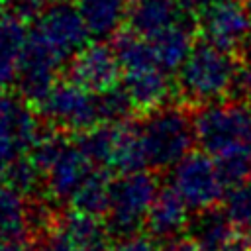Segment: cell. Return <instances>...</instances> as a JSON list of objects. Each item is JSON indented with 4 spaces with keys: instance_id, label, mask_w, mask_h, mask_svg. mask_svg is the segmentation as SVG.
Here are the masks:
<instances>
[{
    "instance_id": "obj_1",
    "label": "cell",
    "mask_w": 251,
    "mask_h": 251,
    "mask_svg": "<svg viewBox=\"0 0 251 251\" xmlns=\"http://www.w3.org/2000/svg\"><path fill=\"white\" fill-rule=\"evenodd\" d=\"M196 143L214 159L243 157L251 161V102H210L194 114Z\"/></svg>"
},
{
    "instance_id": "obj_2",
    "label": "cell",
    "mask_w": 251,
    "mask_h": 251,
    "mask_svg": "<svg viewBox=\"0 0 251 251\" xmlns=\"http://www.w3.org/2000/svg\"><path fill=\"white\" fill-rule=\"evenodd\" d=\"M239 65L231 51L220 49L208 41L192 47L186 61L176 71V86L184 100L192 104H210L231 94Z\"/></svg>"
},
{
    "instance_id": "obj_3",
    "label": "cell",
    "mask_w": 251,
    "mask_h": 251,
    "mask_svg": "<svg viewBox=\"0 0 251 251\" xmlns=\"http://www.w3.org/2000/svg\"><path fill=\"white\" fill-rule=\"evenodd\" d=\"M147 167L171 169L186 157L196 141L194 118L178 106H159L137 124Z\"/></svg>"
},
{
    "instance_id": "obj_4",
    "label": "cell",
    "mask_w": 251,
    "mask_h": 251,
    "mask_svg": "<svg viewBox=\"0 0 251 251\" xmlns=\"http://www.w3.org/2000/svg\"><path fill=\"white\" fill-rule=\"evenodd\" d=\"M31 157L43 171L47 192L57 202L75 198L96 165L88 159L82 147L61 135H41L31 147Z\"/></svg>"
},
{
    "instance_id": "obj_5",
    "label": "cell",
    "mask_w": 251,
    "mask_h": 251,
    "mask_svg": "<svg viewBox=\"0 0 251 251\" xmlns=\"http://www.w3.org/2000/svg\"><path fill=\"white\" fill-rule=\"evenodd\" d=\"M157 194V178L149 171L139 169L120 173V176L110 184V198L106 206V222L112 235L120 239L135 235L145 226Z\"/></svg>"
},
{
    "instance_id": "obj_6",
    "label": "cell",
    "mask_w": 251,
    "mask_h": 251,
    "mask_svg": "<svg viewBox=\"0 0 251 251\" xmlns=\"http://www.w3.org/2000/svg\"><path fill=\"white\" fill-rule=\"evenodd\" d=\"M78 145L88 159L104 171L129 173L147 167L139 127L124 120L94 126L92 129L80 133Z\"/></svg>"
},
{
    "instance_id": "obj_7",
    "label": "cell",
    "mask_w": 251,
    "mask_h": 251,
    "mask_svg": "<svg viewBox=\"0 0 251 251\" xmlns=\"http://www.w3.org/2000/svg\"><path fill=\"white\" fill-rule=\"evenodd\" d=\"M39 114L53 126L84 133L102 124L100 92H94L73 78L57 82L39 102Z\"/></svg>"
},
{
    "instance_id": "obj_8",
    "label": "cell",
    "mask_w": 251,
    "mask_h": 251,
    "mask_svg": "<svg viewBox=\"0 0 251 251\" xmlns=\"http://www.w3.org/2000/svg\"><path fill=\"white\" fill-rule=\"evenodd\" d=\"M88 27L76 6L67 0L53 2L33 20L29 39L55 55L63 65L71 61L88 41Z\"/></svg>"
},
{
    "instance_id": "obj_9",
    "label": "cell",
    "mask_w": 251,
    "mask_h": 251,
    "mask_svg": "<svg viewBox=\"0 0 251 251\" xmlns=\"http://www.w3.org/2000/svg\"><path fill=\"white\" fill-rule=\"evenodd\" d=\"M226 180L212 155L188 153L171 167V188L194 212L216 208L226 194Z\"/></svg>"
},
{
    "instance_id": "obj_10",
    "label": "cell",
    "mask_w": 251,
    "mask_h": 251,
    "mask_svg": "<svg viewBox=\"0 0 251 251\" xmlns=\"http://www.w3.org/2000/svg\"><path fill=\"white\" fill-rule=\"evenodd\" d=\"M204 41L237 51L251 41V10L243 0H212L200 10L198 18Z\"/></svg>"
},
{
    "instance_id": "obj_11",
    "label": "cell",
    "mask_w": 251,
    "mask_h": 251,
    "mask_svg": "<svg viewBox=\"0 0 251 251\" xmlns=\"http://www.w3.org/2000/svg\"><path fill=\"white\" fill-rule=\"evenodd\" d=\"M41 126L22 96L0 90V173L41 137Z\"/></svg>"
},
{
    "instance_id": "obj_12",
    "label": "cell",
    "mask_w": 251,
    "mask_h": 251,
    "mask_svg": "<svg viewBox=\"0 0 251 251\" xmlns=\"http://www.w3.org/2000/svg\"><path fill=\"white\" fill-rule=\"evenodd\" d=\"M122 67L114 45L102 41L86 43L71 61H69V78L94 90L104 92L112 86H118Z\"/></svg>"
},
{
    "instance_id": "obj_13",
    "label": "cell",
    "mask_w": 251,
    "mask_h": 251,
    "mask_svg": "<svg viewBox=\"0 0 251 251\" xmlns=\"http://www.w3.org/2000/svg\"><path fill=\"white\" fill-rule=\"evenodd\" d=\"M61 67L63 63L55 55H51L47 49H43L41 45L27 37L16 76L20 96L25 100L39 102L59 82L57 73Z\"/></svg>"
},
{
    "instance_id": "obj_14",
    "label": "cell",
    "mask_w": 251,
    "mask_h": 251,
    "mask_svg": "<svg viewBox=\"0 0 251 251\" xmlns=\"http://www.w3.org/2000/svg\"><path fill=\"white\" fill-rule=\"evenodd\" d=\"M122 88L127 92L133 108L149 112L169 100L173 92V82L163 67L151 63L122 71Z\"/></svg>"
},
{
    "instance_id": "obj_15",
    "label": "cell",
    "mask_w": 251,
    "mask_h": 251,
    "mask_svg": "<svg viewBox=\"0 0 251 251\" xmlns=\"http://www.w3.org/2000/svg\"><path fill=\"white\" fill-rule=\"evenodd\" d=\"M190 237H194L204 251H251L247 237L237 233V226L226 212L204 210L190 226Z\"/></svg>"
},
{
    "instance_id": "obj_16",
    "label": "cell",
    "mask_w": 251,
    "mask_h": 251,
    "mask_svg": "<svg viewBox=\"0 0 251 251\" xmlns=\"http://www.w3.org/2000/svg\"><path fill=\"white\" fill-rule=\"evenodd\" d=\"M188 204L173 190H159L155 202L151 204V210L145 220V227L153 239L171 241L175 237H180L182 231L188 227Z\"/></svg>"
},
{
    "instance_id": "obj_17",
    "label": "cell",
    "mask_w": 251,
    "mask_h": 251,
    "mask_svg": "<svg viewBox=\"0 0 251 251\" xmlns=\"http://www.w3.org/2000/svg\"><path fill=\"white\" fill-rule=\"evenodd\" d=\"M27 194L0 178V239L24 241L35 227Z\"/></svg>"
},
{
    "instance_id": "obj_18",
    "label": "cell",
    "mask_w": 251,
    "mask_h": 251,
    "mask_svg": "<svg viewBox=\"0 0 251 251\" xmlns=\"http://www.w3.org/2000/svg\"><path fill=\"white\" fill-rule=\"evenodd\" d=\"M57 229L82 251H110L112 231L108 222H102L98 214L73 208V212L65 214L57 222Z\"/></svg>"
},
{
    "instance_id": "obj_19",
    "label": "cell",
    "mask_w": 251,
    "mask_h": 251,
    "mask_svg": "<svg viewBox=\"0 0 251 251\" xmlns=\"http://www.w3.org/2000/svg\"><path fill=\"white\" fill-rule=\"evenodd\" d=\"M27 37L29 33L24 27V20L10 10L0 12V90L16 80Z\"/></svg>"
},
{
    "instance_id": "obj_20",
    "label": "cell",
    "mask_w": 251,
    "mask_h": 251,
    "mask_svg": "<svg viewBox=\"0 0 251 251\" xmlns=\"http://www.w3.org/2000/svg\"><path fill=\"white\" fill-rule=\"evenodd\" d=\"M149 43L153 47V53H155L159 67H163L167 73L178 71L194 47L192 27L184 22V18H180L178 22L169 25L167 29L153 35L149 39Z\"/></svg>"
},
{
    "instance_id": "obj_21",
    "label": "cell",
    "mask_w": 251,
    "mask_h": 251,
    "mask_svg": "<svg viewBox=\"0 0 251 251\" xmlns=\"http://www.w3.org/2000/svg\"><path fill=\"white\" fill-rule=\"evenodd\" d=\"M76 8L96 39L116 35L129 16L127 0H76Z\"/></svg>"
},
{
    "instance_id": "obj_22",
    "label": "cell",
    "mask_w": 251,
    "mask_h": 251,
    "mask_svg": "<svg viewBox=\"0 0 251 251\" xmlns=\"http://www.w3.org/2000/svg\"><path fill=\"white\" fill-rule=\"evenodd\" d=\"M180 10L182 8L175 0H137L127 20L131 31L143 35L145 39H151L159 31L178 22L182 18Z\"/></svg>"
},
{
    "instance_id": "obj_23",
    "label": "cell",
    "mask_w": 251,
    "mask_h": 251,
    "mask_svg": "<svg viewBox=\"0 0 251 251\" xmlns=\"http://www.w3.org/2000/svg\"><path fill=\"white\" fill-rule=\"evenodd\" d=\"M110 184L112 180L108 178L106 171L96 167L92 175L86 178V182L80 186V190L75 194V198L71 200V206L75 210H82L90 214L106 212L108 198H110Z\"/></svg>"
},
{
    "instance_id": "obj_24",
    "label": "cell",
    "mask_w": 251,
    "mask_h": 251,
    "mask_svg": "<svg viewBox=\"0 0 251 251\" xmlns=\"http://www.w3.org/2000/svg\"><path fill=\"white\" fill-rule=\"evenodd\" d=\"M2 176L14 184L18 190H22L24 194L31 196L37 186L41 184L43 180V171L41 167L35 163V159L31 155H22L20 159H16L12 165H8L4 171H2Z\"/></svg>"
},
{
    "instance_id": "obj_25",
    "label": "cell",
    "mask_w": 251,
    "mask_h": 251,
    "mask_svg": "<svg viewBox=\"0 0 251 251\" xmlns=\"http://www.w3.org/2000/svg\"><path fill=\"white\" fill-rule=\"evenodd\" d=\"M224 204H226L224 212L229 216V220L243 231H249L251 229V180L231 186Z\"/></svg>"
},
{
    "instance_id": "obj_26",
    "label": "cell",
    "mask_w": 251,
    "mask_h": 251,
    "mask_svg": "<svg viewBox=\"0 0 251 251\" xmlns=\"http://www.w3.org/2000/svg\"><path fill=\"white\" fill-rule=\"evenodd\" d=\"M31 251H82L78 245H75L67 235H63L59 229L45 235L41 241L35 243Z\"/></svg>"
},
{
    "instance_id": "obj_27",
    "label": "cell",
    "mask_w": 251,
    "mask_h": 251,
    "mask_svg": "<svg viewBox=\"0 0 251 251\" xmlns=\"http://www.w3.org/2000/svg\"><path fill=\"white\" fill-rule=\"evenodd\" d=\"M45 10V0H10V12L20 20H35Z\"/></svg>"
},
{
    "instance_id": "obj_28",
    "label": "cell",
    "mask_w": 251,
    "mask_h": 251,
    "mask_svg": "<svg viewBox=\"0 0 251 251\" xmlns=\"http://www.w3.org/2000/svg\"><path fill=\"white\" fill-rule=\"evenodd\" d=\"M112 251H163L159 249V245L155 243L153 237H145V235H129L124 237Z\"/></svg>"
},
{
    "instance_id": "obj_29",
    "label": "cell",
    "mask_w": 251,
    "mask_h": 251,
    "mask_svg": "<svg viewBox=\"0 0 251 251\" xmlns=\"http://www.w3.org/2000/svg\"><path fill=\"white\" fill-rule=\"evenodd\" d=\"M231 94H233L237 100H247V102H251V65L237 69Z\"/></svg>"
},
{
    "instance_id": "obj_30",
    "label": "cell",
    "mask_w": 251,
    "mask_h": 251,
    "mask_svg": "<svg viewBox=\"0 0 251 251\" xmlns=\"http://www.w3.org/2000/svg\"><path fill=\"white\" fill-rule=\"evenodd\" d=\"M163 251H204V247L194 237H175L167 241Z\"/></svg>"
},
{
    "instance_id": "obj_31",
    "label": "cell",
    "mask_w": 251,
    "mask_h": 251,
    "mask_svg": "<svg viewBox=\"0 0 251 251\" xmlns=\"http://www.w3.org/2000/svg\"><path fill=\"white\" fill-rule=\"evenodd\" d=\"M182 10H202L212 0H175Z\"/></svg>"
},
{
    "instance_id": "obj_32",
    "label": "cell",
    "mask_w": 251,
    "mask_h": 251,
    "mask_svg": "<svg viewBox=\"0 0 251 251\" xmlns=\"http://www.w3.org/2000/svg\"><path fill=\"white\" fill-rule=\"evenodd\" d=\"M0 251H25L22 241H10V239H0Z\"/></svg>"
},
{
    "instance_id": "obj_33",
    "label": "cell",
    "mask_w": 251,
    "mask_h": 251,
    "mask_svg": "<svg viewBox=\"0 0 251 251\" xmlns=\"http://www.w3.org/2000/svg\"><path fill=\"white\" fill-rule=\"evenodd\" d=\"M245 237H247V241H249V245H251V229H249V231H245Z\"/></svg>"
},
{
    "instance_id": "obj_34",
    "label": "cell",
    "mask_w": 251,
    "mask_h": 251,
    "mask_svg": "<svg viewBox=\"0 0 251 251\" xmlns=\"http://www.w3.org/2000/svg\"><path fill=\"white\" fill-rule=\"evenodd\" d=\"M247 4H249V10H251V0H247Z\"/></svg>"
},
{
    "instance_id": "obj_35",
    "label": "cell",
    "mask_w": 251,
    "mask_h": 251,
    "mask_svg": "<svg viewBox=\"0 0 251 251\" xmlns=\"http://www.w3.org/2000/svg\"><path fill=\"white\" fill-rule=\"evenodd\" d=\"M53 2H59V0H53Z\"/></svg>"
}]
</instances>
